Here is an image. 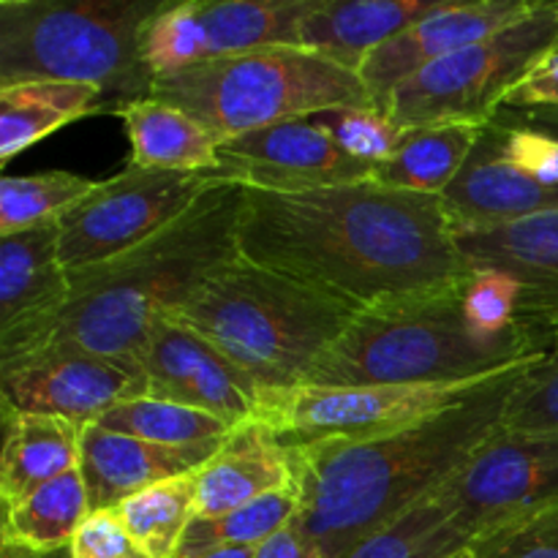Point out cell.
<instances>
[{
  "label": "cell",
  "mask_w": 558,
  "mask_h": 558,
  "mask_svg": "<svg viewBox=\"0 0 558 558\" xmlns=\"http://www.w3.org/2000/svg\"><path fill=\"white\" fill-rule=\"evenodd\" d=\"M238 251L354 314L450 289L472 276L441 196L379 180L330 189H243Z\"/></svg>",
  "instance_id": "obj_1"
},
{
  "label": "cell",
  "mask_w": 558,
  "mask_h": 558,
  "mask_svg": "<svg viewBox=\"0 0 558 558\" xmlns=\"http://www.w3.org/2000/svg\"><path fill=\"white\" fill-rule=\"evenodd\" d=\"M534 363L496 376L474 398L401 434L289 447L298 523L319 558H349L371 534L434 496L505 425L512 392Z\"/></svg>",
  "instance_id": "obj_2"
},
{
  "label": "cell",
  "mask_w": 558,
  "mask_h": 558,
  "mask_svg": "<svg viewBox=\"0 0 558 558\" xmlns=\"http://www.w3.org/2000/svg\"><path fill=\"white\" fill-rule=\"evenodd\" d=\"M240 207L243 185L216 180L163 232L114 259L71 270L69 308L49 341L140 363L158 316L180 308L213 270L240 259Z\"/></svg>",
  "instance_id": "obj_3"
},
{
  "label": "cell",
  "mask_w": 558,
  "mask_h": 558,
  "mask_svg": "<svg viewBox=\"0 0 558 558\" xmlns=\"http://www.w3.org/2000/svg\"><path fill=\"white\" fill-rule=\"evenodd\" d=\"M466 281L357 314L316 360L305 385H461L548 354L554 336L532 322L510 330L480 325L469 311Z\"/></svg>",
  "instance_id": "obj_4"
},
{
  "label": "cell",
  "mask_w": 558,
  "mask_h": 558,
  "mask_svg": "<svg viewBox=\"0 0 558 558\" xmlns=\"http://www.w3.org/2000/svg\"><path fill=\"white\" fill-rule=\"evenodd\" d=\"M163 316L210 341L267 398L303 387L316 360L357 314L240 256Z\"/></svg>",
  "instance_id": "obj_5"
},
{
  "label": "cell",
  "mask_w": 558,
  "mask_h": 558,
  "mask_svg": "<svg viewBox=\"0 0 558 558\" xmlns=\"http://www.w3.org/2000/svg\"><path fill=\"white\" fill-rule=\"evenodd\" d=\"M163 0H0V87L71 82L96 87L104 112L153 96L142 54Z\"/></svg>",
  "instance_id": "obj_6"
},
{
  "label": "cell",
  "mask_w": 558,
  "mask_h": 558,
  "mask_svg": "<svg viewBox=\"0 0 558 558\" xmlns=\"http://www.w3.org/2000/svg\"><path fill=\"white\" fill-rule=\"evenodd\" d=\"M153 96L189 112L221 142L332 109L376 107L360 74L303 47L207 60L156 80Z\"/></svg>",
  "instance_id": "obj_7"
},
{
  "label": "cell",
  "mask_w": 558,
  "mask_h": 558,
  "mask_svg": "<svg viewBox=\"0 0 558 558\" xmlns=\"http://www.w3.org/2000/svg\"><path fill=\"white\" fill-rule=\"evenodd\" d=\"M558 52V0L403 82L381 109L403 131L441 123L488 125L518 85Z\"/></svg>",
  "instance_id": "obj_8"
},
{
  "label": "cell",
  "mask_w": 558,
  "mask_h": 558,
  "mask_svg": "<svg viewBox=\"0 0 558 558\" xmlns=\"http://www.w3.org/2000/svg\"><path fill=\"white\" fill-rule=\"evenodd\" d=\"M494 379L496 376L461 385H303L262 398L256 420H265L287 447L381 439L469 401Z\"/></svg>",
  "instance_id": "obj_9"
},
{
  "label": "cell",
  "mask_w": 558,
  "mask_h": 558,
  "mask_svg": "<svg viewBox=\"0 0 558 558\" xmlns=\"http://www.w3.org/2000/svg\"><path fill=\"white\" fill-rule=\"evenodd\" d=\"M213 183L207 172L129 163L60 218V262L71 272L136 248L178 221Z\"/></svg>",
  "instance_id": "obj_10"
},
{
  "label": "cell",
  "mask_w": 558,
  "mask_h": 558,
  "mask_svg": "<svg viewBox=\"0 0 558 558\" xmlns=\"http://www.w3.org/2000/svg\"><path fill=\"white\" fill-rule=\"evenodd\" d=\"M436 494L469 537L558 501V430L501 425Z\"/></svg>",
  "instance_id": "obj_11"
},
{
  "label": "cell",
  "mask_w": 558,
  "mask_h": 558,
  "mask_svg": "<svg viewBox=\"0 0 558 558\" xmlns=\"http://www.w3.org/2000/svg\"><path fill=\"white\" fill-rule=\"evenodd\" d=\"M147 396L134 360L107 357L71 341H49L14 360H0V398L16 412L52 414L87 428L109 409Z\"/></svg>",
  "instance_id": "obj_12"
},
{
  "label": "cell",
  "mask_w": 558,
  "mask_h": 558,
  "mask_svg": "<svg viewBox=\"0 0 558 558\" xmlns=\"http://www.w3.org/2000/svg\"><path fill=\"white\" fill-rule=\"evenodd\" d=\"M207 174L243 189L298 194L371 180L374 167L349 156L319 123L298 118L221 142L218 169Z\"/></svg>",
  "instance_id": "obj_13"
},
{
  "label": "cell",
  "mask_w": 558,
  "mask_h": 558,
  "mask_svg": "<svg viewBox=\"0 0 558 558\" xmlns=\"http://www.w3.org/2000/svg\"><path fill=\"white\" fill-rule=\"evenodd\" d=\"M147 396L183 403L232 428L259 417L262 392L227 354L169 316H158L140 352Z\"/></svg>",
  "instance_id": "obj_14"
},
{
  "label": "cell",
  "mask_w": 558,
  "mask_h": 558,
  "mask_svg": "<svg viewBox=\"0 0 558 558\" xmlns=\"http://www.w3.org/2000/svg\"><path fill=\"white\" fill-rule=\"evenodd\" d=\"M71 300L60 262V223L49 221L0 238V360L44 347Z\"/></svg>",
  "instance_id": "obj_15"
},
{
  "label": "cell",
  "mask_w": 558,
  "mask_h": 558,
  "mask_svg": "<svg viewBox=\"0 0 558 558\" xmlns=\"http://www.w3.org/2000/svg\"><path fill=\"white\" fill-rule=\"evenodd\" d=\"M537 3L539 0H441L439 9L376 49L360 69V80L381 109L414 74L515 25L532 14Z\"/></svg>",
  "instance_id": "obj_16"
},
{
  "label": "cell",
  "mask_w": 558,
  "mask_h": 558,
  "mask_svg": "<svg viewBox=\"0 0 558 558\" xmlns=\"http://www.w3.org/2000/svg\"><path fill=\"white\" fill-rule=\"evenodd\" d=\"M472 270L507 272L518 283V314L545 332L558 327V213L501 223L456 229Z\"/></svg>",
  "instance_id": "obj_17"
},
{
  "label": "cell",
  "mask_w": 558,
  "mask_h": 558,
  "mask_svg": "<svg viewBox=\"0 0 558 558\" xmlns=\"http://www.w3.org/2000/svg\"><path fill=\"white\" fill-rule=\"evenodd\" d=\"M441 202L456 229H483L558 213V189L539 183L512 161L505 147V131L490 120Z\"/></svg>",
  "instance_id": "obj_18"
},
{
  "label": "cell",
  "mask_w": 558,
  "mask_h": 558,
  "mask_svg": "<svg viewBox=\"0 0 558 558\" xmlns=\"http://www.w3.org/2000/svg\"><path fill=\"white\" fill-rule=\"evenodd\" d=\"M223 441L167 447L136 436L107 430L101 425L82 428L80 474L85 480L93 512L114 510L120 501L167 480L196 474Z\"/></svg>",
  "instance_id": "obj_19"
},
{
  "label": "cell",
  "mask_w": 558,
  "mask_h": 558,
  "mask_svg": "<svg viewBox=\"0 0 558 558\" xmlns=\"http://www.w3.org/2000/svg\"><path fill=\"white\" fill-rule=\"evenodd\" d=\"M283 488H294L292 450L265 420H251L238 425L196 472V518L238 510Z\"/></svg>",
  "instance_id": "obj_20"
},
{
  "label": "cell",
  "mask_w": 558,
  "mask_h": 558,
  "mask_svg": "<svg viewBox=\"0 0 558 558\" xmlns=\"http://www.w3.org/2000/svg\"><path fill=\"white\" fill-rule=\"evenodd\" d=\"M441 0H314L300 25L298 47L360 74L365 60L412 27Z\"/></svg>",
  "instance_id": "obj_21"
},
{
  "label": "cell",
  "mask_w": 558,
  "mask_h": 558,
  "mask_svg": "<svg viewBox=\"0 0 558 558\" xmlns=\"http://www.w3.org/2000/svg\"><path fill=\"white\" fill-rule=\"evenodd\" d=\"M82 428L52 414L16 412L3 403L0 499L16 505L41 485L80 469Z\"/></svg>",
  "instance_id": "obj_22"
},
{
  "label": "cell",
  "mask_w": 558,
  "mask_h": 558,
  "mask_svg": "<svg viewBox=\"0 0 558 558\" xmlns=\"http://www.w3.org/2000/svg\"><path fill=\"white\" fill-rule=\"evenodd\" d=\"M314 0H194L202 63L270 47H298Z\"/></svg>",
  "instance_id": "obj_23"
},
{
  "label": "cell",
  "mask_w": 558,
  "mask_h": 558,
  "mask_svg": "<svg viewBox=\"0 0 558 558\" xmlns=\"http://www.w3.org/2000/svg\"><path fill=\"white\" fill-rule=\"evenodd\" d=\"M131 161L169 172H216L221 140L183 109L150 96L120 109Z\"/></svg>",
  "instance_id": "obj_24"
},
{
  "label": "cell",
  "mask_w": 558,
  "mask_h": 558,
  "mask_svg": "<svg viewBox=\"0 0 558 558\" xmlns=\"http://www.w3.org/2000/svg\"><path fill=\"white\" fill-rule=\"evenodd\" d=\"M104 112L96 87L71 82H16L0 87V161H11L52 131Z\"/></svg>",
  "instance_id": "obj_25"
},
{
  "label": "cell",
  "mask_w": 558,
  "mask_h": 558,
  "mask_svg": "<svg viewBox=\"0 0 558 558\" xmlns=\"http://www.w3.org/2000/svg\"><path fill=\"white\" fill-rule=\"evenodd\" d=\"M483 129L477 123H441L409 131L401 150L374 169V180L412 194L445 196L466 167Z\"/></svg>",
  "instance_id": "obj_26"
},
{
  "label": "cell",
  "mask_w": 558,
  "mask_h": 558,
  "mask_svg": "<svg viewBox=\"0 0 558 558\" xmlns=\"http://www.w3.org/2000/svg\"><path fill=\"white\" fill-rule=\"evenodd\" d=\"M90 512L85 480L76 469L3 507V545L41 556L63 554Z\"/></svg>",
  "instance_id": "obj_27"
},
{
  "label": "cell",
  "mask_w": 558,
  "mask_h": 558,
  "mask_svg": "<svg viewBox=\"0 0 558 558\" xmlns=\"http://www.w3.org/2000/svg\"><path fill=\"white\" fill-rule=\"evenodd\" d=\"M469 545L472 537L461 518L439 494H434L371 534L349 558H450Z\"/></svg>",
  "instance_id": "obj_28"
},
{
  "label": "cell",
  "mask_w": 558,
  "mask_h": 558,
  "mask_svg": "<svg viewBox=\"0 0 558 558\" xmlns=\"http://www.w3.org/2000/svg\"><path fill=\"white\" fill-rule=\"evenodd\" d=\"M196 474L167 480L140 490L114 507L125 532L147 550L150 558H174L185 532L196 518Z\"/></svg>",
  "instance_id": "obj_29"
},
{
  "label": "cell",
  "mask_w": 558,
  "mask_h": 558,
  "mask_svg": "<svg viewBox=\"0 0 558 558\" xmlns=\"http://www.w3.org/2000/svg\"><path fill=\"white\" fill-rule=\"evenodd\" d=\"M298 512V488H283L221 515L194 518L174 558H196L218 548H259L272 534L287 529Z\"/></svg>",
  "instance_id": "obj_30"
},
{
  "label": "cell",
  "mask_w": 558,
  "mask_h": 558,
  "mask_svg": "<svg viewBox=\"0 0 558 558\" xmlns=\"http://www.w3.org/2000/svg\"><path fill=\"white\" fill-rule=\"evenodd\" d=\"M96 425L167 447L223 441L234 430L232 425L213 417V414L153 396H140L131 398V401L118 403V407L109 409Z\"/></svg>",
  "instance_id": "obj_31"
},
{
  "label": "cell",
  "mask_w": 558,
  "mask_h": 558,
  "mask_svg": "<svg viewBox=\"0 0 558 558\" xmlns=\"http://www.w3.org/2000/svg\"><path fill=\"white\" fill-rule=\"evenodd\" d=\"M96 180L71 172L5 174L0 183V238L60 221L71 207L96 191Z\"/></svg>",
  "instance_id": "obj_32"
},
{
  "label": "cell",
  "mask_w": 558,
  "mask_h": 558,
  "mask_svg": "<svg viewBox=\"0 0 558 558\" xmlns=\"http://www.w3.org/2000/svg\"><path fill=\"white\" fill-rule=\"evenodd\" d=\"M311 120L319 123L349 156H354L363 163H371L374 169L379 163L390 161L409 136V131H403L379 107L332 109V112L314 114Z\"/></svg>",
  "instance_id": "obj_33"
},
{
  "label": "cell",
  "mask_w": 558,
  "mask_h": 558,
  "mask_svg": "<svg viewBox=\"0 0 558 558\" xmlns=\"http://www.w3.org/2000/svg\"><path fill=\"white\" fill-rule=\"evenodd\" d=\"M474 558H558V501L512 518L469 545Z\"/></svg>",
  "instance_id": "obj_34"
},
{
  "label": "cell",
  "mask_w": 558,
  "mask_h": 558,
  "mask_svg": "<svg viewBox=\"0 0 558 558\" xmlns=\"http://www.w3.org/2000/svg\"><path fill=\"white\" fill-rule=\"evenodd\" d=\"M71 558H150L147 550L125 532L112 510L90 512L69 548Z\"/></svg>",
  "instance_id": "obj_35"
},
{
  "label": "cell",
  "mask_w": 558,
  "mask_h": 558,
  "mask_svg": "<svg viewBox=\"0 0 558 558\" xmlns=\"http://www.w3.org/2000/svg\"><path fill=\"white\" fill-rule=\"evenodd\" d=\"M501 131H505V147L512 161L521 163L539 183L558 189V140L537 134V131L507 129V125H501Z\"/></svg>",
  "instance_id": "obj_36"
},
{
  "label": "cell",
  "mask_w": 558,
  "mask_h": 558,
  "mask_svg": "<svg viewBox=\"0 0 558 558\" xmlns=\"http://www.w3.org/2000/svg\"><path fill=\"white\" fill-rule=\"evenodd\" d=\"M505 107L512 109H537L554 107L558 109V52L545 58L521 85L512 90Z\"/></svg>",
  "instance_id": "obj_37"
},
{
  "label": "cell",
  "mask_w": 558,
  "mask_h": 558,
  "mask_svg": "<svg viewBox=\"0 0 558 558\" xmlns=\"http://www.w3.org/2000/svg\"><path fill=\"white\" fill-rule=\"evenodd\" d=\"M254 558H319V554H316L314 543L305 534V529L294 518L287 529H281L267 543L254 548Z\"/></svg>",
  "instance_id": "obj_38"
},
{
  "label": "cell",
  "mask_w": 558,
  "mask_h": 558,
  "mask_svg": "<svg viewBox=\"0 0 558 558\" xmlns=\"http://www.w3.org/2000/svg\"><path fill=\"white\" fill-rule=\"evenodd\" d=\"M494 120L496 123L507 125V129L537 131V134L554 136V140H558V109L554 107H537V109L501 107Z\"/></svg>",
  "instance_id": "obj_39"
},
{
  "label": "cell",
  "mask_w": 558,
  "mask_h": 558,
  "mask_svg": "<svg viewBox=\"0 0 558 558\" xmlns=\"http://www.w3.org/2000/svg\"><path fill=\"white\" fill-rule=\"evenodd\" d=\"M196 558H254V548H218Z\"/></svg>",
  "instance_id": "obj_40"
},
{
  "label": "cell",
  "mask_w": 558,
  "mask_h": 558,
  "mask_svg": "<svg viewBox=\"0 0 558 558\" xmlns=\"http://www.w3.org/2000/svg\"><path fill=\"white\" fill-rule=\"evenodd\" d=\"M3 558H71L69 550H63V554H31V550H20V548H11V545H3Z\"/></svg>",
  "instance_id": "obj_41"
},
{
  "label": "cell",
  "mask_w": 558,
  "mask_h": 558,
  "mask_svg": "<svg viewBox=\"0 0 558 558\" xmlns=\"http://www.w3.org/2000/svg\"><path fill=\"white\" fill-rule=\"evenodd\" d=\"M450 558H474V556L469 554V548H466V550H461V554H456V556H450Z\"/></svg>",
  "instance_id": "obj_42"
}]
</instances>
